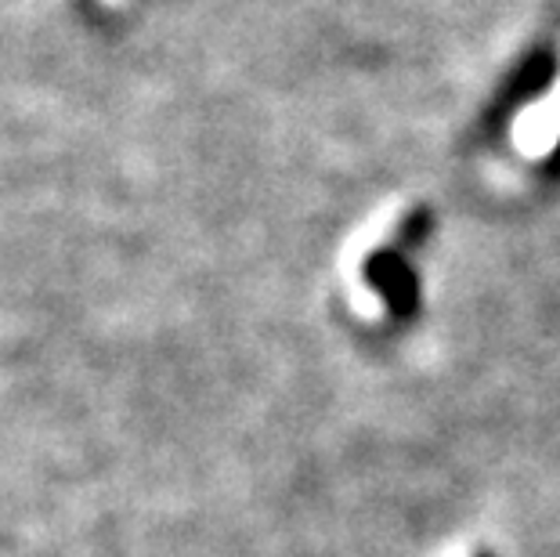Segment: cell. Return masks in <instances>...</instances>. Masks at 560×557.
<instances>
[{
	"mask_svg": "<svg viewBox=\"0 0 560 557\" xmlns=\"http://www.w3.org/2000/svg\"><path fill=\"white\" fill-rule=\"evenodd\" d=\"M481 557H488V554H481Z\"/></svg>",
	"mask_w": 560,
	"mask_h": 557,
	"instance_id": "obj_2",
	"label": "cell"
},
{
	"mask_svg": "<svg viewBox=\"0 0 560 557\" xmlns=\"http://www.w3.org/2000/svg\"><path fill=\"white\" fill-rule=\"evenodd\" d=\"M102 4H109V8H116V4H124V0H102Z\"/></svg>",
	"mask_w": 560,
	"mask_h": 557,
	"instance_id": "obj_1",
	"label": "cell"
}]
</instances>
